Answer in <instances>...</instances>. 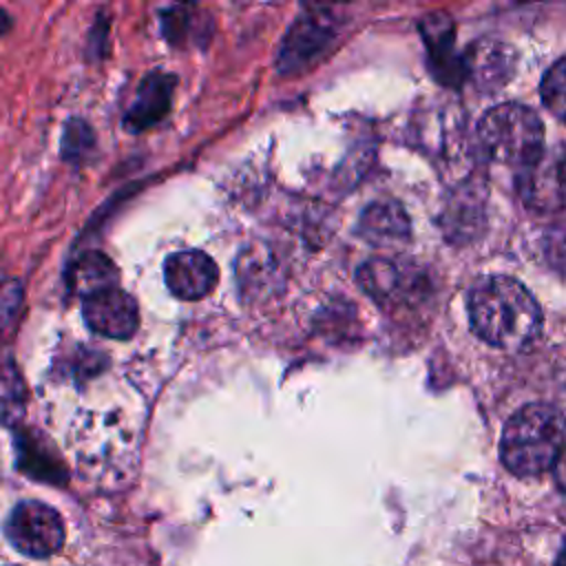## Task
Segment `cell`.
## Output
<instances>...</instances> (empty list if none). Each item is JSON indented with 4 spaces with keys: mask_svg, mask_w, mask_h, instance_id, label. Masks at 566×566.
<instances>
[{
    "mask_svg": "<svg viewBox=\"0 0 566 566\" xmlns=\"http://www.w3.org/2000/svg\"><path fill=\"white\" fill-rule=\"evenodd\" d=\"M469 318L482 340L509 352L526 347L542 325L533 294L504 274L484 276L471 287Z\"/></svg>",
    "mask_w": 566,
    "mask_h": 566,
    "instance_id": "cell-1",
    "label": "cell"
},
{
    "mask_svg": "<svg viewBox=\"0 0 566 566\" xmlns=\"http://www.w3.org/2000/svg\"><path fill=\"white\" fill-rule=\"evenodd\" d=\"M564 444V413L548 402H531L506 420L500 458L511 473L531 478L548 471Z\"/></svg>",
    "mask_w": 566,
    "mask_h": 566,
    "instance_id": "cell-2",
    "label": "cell"
},
{
    "mask_svg": "<svg viewBox=\"0 0 566 566\" xmlns=\"http://www.w3.org/2000/svg\"><path fill=\"white\" fill-rule=\"evenodd\" d=\"M478 142L489 159L524 168L542 153L544 124L533 108L506 102L482 115Z\"/></svg>",
    "mask_w": 566,
    "mask_h": 566,
    "instance_id": "cell-3",
    "label": "cell"
},
{
    "mask_svg": "<svg viewBox=\"0 0 566 566\" xmlns=\"http://www.w3.org/2000/svg\"><path fill=\"white\" fill-rule=\"evenodd\" d=\"M9 544L29 557H51L64 544V522L60 513L38 500L15 504L4 522Z\"/></svg>",
    "mask_w": 566,
    "mask_h": 566,
    "instance_id": "cell-4",
    "label": "cell"
},
{
    "mask_svg": "<svg viewBox=\"0 0 566 566\" xmlns=\"http://www.w3.org/2000/svg\"><path fill=\"white\" fill-rule=\"evenodd\" d=\"M517 192L537 212L566 210V142L542 150L517 177Z\"/></svg>",
    "mask_w": 566,
    "mask_h": 566,
    "instance_id": "cell-5",
    "label": "cell"
},
{
    "mask_svg": "<svg viewBox=\"0 0 566 566\" xmlns=\"http://www.w3.org/2000/svg\"><path fill=\"white\" fill-rule=\"evenodd\" d=\"M82 318L93 334L115 340H126L139 329L137 301L119 285L84 296Z\"/></svg>",
    "mask_w": 566,
    "mask_h": 566,
    "instance_id": "cell-6",
    "label": "cell"
},
{
    "mask_svg": "<svg viewBox=\"0 0 566 566\" xmlns=\"http://www.w3.org/2000/svg\"><path fill=\"white\" fill-rule=\"evenodd\" d=\"M175 86H177V75L164 69L148 71L142 77L130 106L122 115V126L128 133L137 135L164 122L172 108Z\"/></svg>",
    "mask_w": 566,
    "mask_h": 566,
    "instance_id": "cell-7",
    "label": "cell"
},
{
    "mask_svg": "<svg viewBox=\"0 0 566 566\" xmlns=\"http://www.w3.org/2000/svg\"><path fill=\"white\" fill-rule=\"evenodd\" d=\"M164 281L172 296L181 301H199L214 290L219 268L212 256L201 250H181L166 256Z\"/></svg>",
    "mask_w": 566,
    "mask_h": 566,
    "instance_id": "cell-8",
    "label": "cell"
},
{
    "mask_svg": "<svg viewBox=\"0 0 566 566\" xmlns=\"http://www.w3.org/2000/svg\"><path fill=\"white\" fill-rule=\"evenodd\" d=\"M332 38V29L325 15H301L298 22L290 29L287 40L281 49L279 69L287 73L290 69H301L312 64L321 51H325Z\"/></svg>",
    "mask_w": 566,
    "mask_h": 566,
    "instance_id": "cell-9",
    "label": "cell"
},
{
    "mask_svg": "<svg viewBox=\"0 0 566 566\" xmlns=\"http://www.w3.org/2000/svg\"><path fill=\"white\" fill-rule=\"evenodd\" d=\"M515 69V53L502 42L482 40L467 57V75L482 91H495L506 84Z\"/></svg>",
    "mask_w": 566,
    "mask_h": 566,
    "instance_id": "cell-10",
    "label": "cell"
},
{
    "mask_svg": "<svg viewBox=\"0 0 566 566\" xmlns=\"http://www.w3.org/2000/svg\"><path fill=\"white\" fill-rule=\"evenodd\" d=\"M360 285L378 298V303H398L416 290V272L398 261L374 259L363 265Z\"/></svg>",
    "mask_w": 566,
    "mask_h": 566,
    "instance_id": "cell-11",
    "label": "cell"
},
{
    "mask_svg": "<svg viewBox=\"0 0 566 566\" xmlns=\"http://www.w3.org/2000/svg\"><path fill=\"white\" fill-rule=\"evenodd\" d=\"M119 270L108 254L102 250L80 252L66 268V285L77 296H88L106 287H115Z\"/></svg>",
    "mask_w": 566,
    "mask_h": 566,
    "instance_id": "cell-12",
    "label": "cell"
},
{
    "mask_svg": "<svg viewBox=\"0 0 566 566\" xmlns=\"http://www.w3.org/2000/svg\"><path fill=\"white\" fill-rule=\"evenodd\" d=\"M18 469L29 473L33 480H44L53 484L66 482V469L55 458L53 449L33 431H20L15 436Z\"/></svg>",
    "mask_w": 566,
    "mask_h": 566,
    "instance_id": "cell-13",
    "label": "cell"
},
{
    "mask_svg": "<svg viewBox=\"0 0 566 566\" xmlns=\"http://www.w3.org/2000/svg\"><path fill=\"white\" fill-rule=\"evenodd\" d=\"M360 232L376 245H396L409 237V219L398 203L378 201L363 212Z\"/></svg>",
    "mask_w": 566,
    "mask_h": 566,
    "instance_id": "cell-14",
    "label": "cell"
},
{
    "mask_svg": "<svg viewBox=\"0 0 566 566\" xmlns=\"http://www.w3.org/2000/svg\"><path fill=\"white\" fill-rule=\"evenodd\" d=\"M27 411V382L20 367L7 347L0 343V424L15 427Z\"/></svg>",
    "mask_w": 566,
    "mask_h": 566,
    "instance_id": "cell-15",
    "label": "cell"
},
{
    "mask_svg": "<svg viewBox=\"0 0 566 566\" xmlns=\"http://www.w3.org/2000/svg\"><path fill=\"white\" fill-rule=\"evenodd\" d=\"M201 20L203 18L199 15V11L190 4H172L159 11V27L164 40L179 49L197 44V40L203 35Z\"/></svg>",
    "mask_w": 566,
    "mask_h": 566,
    "instance_id": "cell-16",
    "label": "cell"
},
{
    "mask_svg": "<svg viewBox=\"0 0 566 566\" xmlns=\"http://www.w3.org/2000/svg\"><path fill=\"white\" fill-rule=\"evenodd\" d=\"M422 33H424L429 51L436 60V66L440 71L449 73L447 82H453L458 77V73H462V71L449 55L451 49H453V24H451V20L440 15V13L427 15V20L422 22Z\"/></svg>",
    "mask_w": 566,
    "mask_h": 566,
    "instance_id": "cell-17",
    "label": "cell"
},
{
    "mask_svg": "<svg viewBox=\"0 0 566 566\" xmlns=\"http://www.w3.org/2000/svg\"><path fill=\"white\" fill-rule=\"evenodd\" d=\"M95 130L91 128V124L82 117H71L64 124L62 130V139H60V155L64 161L69 164H82L91 157V153L95 150Z\"/></svg>",
    "mask_w": 566,
    "mask_h": 566,
    "instance_id": "cell-18",
    "label": "cell"
},
{
    "mask_svg": "<svg viewBox=\"0 0 566 566\" xmlns=\"http://www.w3.org/2000/svg\"><path fill=\"white\" fill-rule=\"evenodd\" d=\"M539 93L544 106L566 124V55L546 71Z\"/></svg>",
    "mask_w": 566,
    "mask_h": 566,
    "instance_id": "cell-19",
    "label": "cell"
},
{
    "mask_svg": "<svg viewBox=\"0 0 566 566\" xmlns=\"http://www.w3.org/2000/svg\"><path fill=\"white\" fill-rule=\"evenodd\" d=\"M24 301V290L18 279L0 281V343L9 338L13 325L18 323Z\"/></svg>",
    "mask_w": 566,
    "mask_h": 566,
    "instance_id": "cell-20",
    "label": "cell"
},
{
    "mask_svg": "<svg viewBox=\"0 0 566 566\" xmlns=\"http://www.w3.org/2000/svg\"><path fill=\"white\" fill-rule=\"evenodd\" d=\"M544 256L562 274H566V226H553L544 237Z\"/></svg>",
    "mask_w": 566,
    "mask_h": 566,
    "instance_id": "cell-21",
    "label": "cell"
},
{
    "mask_svg": "<svg viewBox=\"0 0 566 566\" xmlns=\"http://www.w3.org/2000/svg\"><path fill=\"white\" fill-rule=\"evenodd\" d=\"M106 42H108V20H104V15H99L95 27L91 29V35H88V55L91 57L108 55L106 53L108 51Z\"/></svg>",
    "mask_w": 566,
    "mask_h": 566,
    "instance_id": "cell-22",
    "label": "cell"
},
{
    "mask_svg": "<svg viewBox=\"0 0 566 566\" xmlns=\"http://www.w3.org/2000/svg\"><path fill=\"white\" fill-rule=\"evenodd\" d=\"M553 478H555V484H557V489L562 491V493H566V444H564V449L559 451V455H557V460L553 462Z\"/></svg>",
    "mask_w": 566,
    "mask_h": 566,
    "instance_id": "cell-23",
    "label": "cell"
},
{
    "mask_svg": "<svg viewBox=\"0 0 566 566\" xmlns=\"http://www.w3.org/2000/svg\"><path fill=\"white\" fill-rule=\"evenodd\" d=\"M11 27H13V18H11L4 9H0V38H2Z\"/></svg>",
    "mask_w": 566,
    "mask_h": 566,
    "instance_id": "cell-24",
    "label": "cell"
},
{
    "mask_svg": "<svg viewBox=\"0 0 566 566\" xmlns=\"http://www.w3.org/2000/svg\"><path fill=\"white\" fill-rule=\"evenodd\" d=\"M555 566H566V539H564V544H562V548L555 557Z\"/></svg>",
    "mask_w": 566,
    "mask_h": 566,
    "instance_id": "cell-25",
    "label": "cell"
},
{
    "mask_svg": "<svg viewBox=\"0 0 566 566\" xmlns=\"http://www.w3.org/2000/svg\"><path fill=\"white\" fill-rule=\"evenodd\" d=\"M0 566H18V564H13V562H9V559H2V557H0Z\"/></svg>",
    "mask_w": 566,
    "mask_h": 566,
    "instance_id": "cell-26",
    "label": "cell"
}]
</instances>
